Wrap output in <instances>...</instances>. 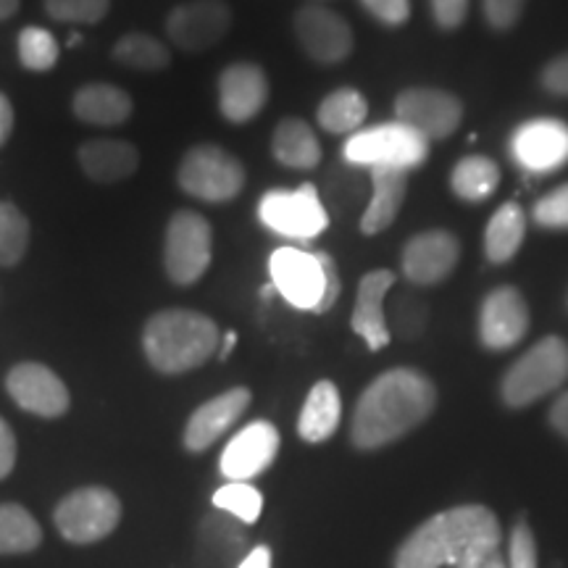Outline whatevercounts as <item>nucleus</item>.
I'll list each match as a JSON object with an SVG mask.
<instances>
[{"instance_id":"obj_22","label":"nucleus","mask_w":568,"mask_h":568,"mask_svg":"<svg viewBox=\"0 0 568 568\" xmlns=\"http://www.w3.org/2000/svg\"><path fill=\"white\" fill-rule=\"evenodd\" d=\"M82 172L98 184H116L130 180L140 166V153L132 142L119 138L88 140L77 151Z\"/></svg>"},{"instance_id":"obj_51","label":"nucleus","mask_w":568,"mask_h":568,"mask_svg":"<svg viewBox=\"0 0 568 568\" xmlns=\"http://www.w3.org/2000/svg\"><path fill=\"white\" fill-rule=\"evenodd\" d=\"M234 343H237V335H234V332H230V335L224 337V343H222V351H219V358H226V355L232 353V347H234Z\"/></svg>"},{"instance_id":"obj_19","label":"nucleus","mask_w":568,"mask_h":568,"mask_svg":"<svg viewBox=\"0 0 568 568\" xmlns=\"http://www.w3.org/2000/svg\"><path fill=\"white\" fill-rule=\"evenodd\" d=\"M280 432L268 422H253L230 439L222 453V474L230 481H251L274 464Z\"/></svg>"},{"instance_id":"obj_12","label":"nucleus","mask_w":568,"mask_h":568,"mask_svg":"<svg viewBox=\"0 0 568 568\" xmlns=\"http://www.w3.org/2000/svg\"><path fill=\"white\" fill-rule=\"evenodd\" d=\"M510 155L531 174H550L568 163V124L539 116L521 124L510 138Z\"/></svg>"},{"instance_id":"obj_9","label":"nucleus","mask_w":568,"mask_h":568,"mask_svg":"<svg viewBox=\"0 0 568 568\" xmlns=\"http://www.w3.org/2000/svg\"><path fill=\"white\" fill-rule=\"evenodd\" d=\"M258 219L266 230L284 240H316L326 230L329 216L314 184H301L297 190H272L261 197Z\"/></svg>"},{"instance_id":"obj_29","label":"nucleus","mask_w":568,"mask_h":568,"mask_svg":"<svg viewBox=\"0 0 568 568\" xmlns=\"http://www.w3.org/2000/svg\"><path fill=\"white\" fill-rule=\"evenodd\" d=\"M368 116V103L364 92L353 88H339L324 98L318 105V124L329 134H353Z\"/></svg>"},{"instance_id":"obj_39","label":"nucleus","mask_w":568,"mask_h":568,"mask_svg":"<svg viewBox=\"0 0 568 568\" xmlns=\"http://www.w3.org/2000/svg\"><path fill=\"white\" fill-rule=\"evenodd\" d=\"M489 27L495 30H510L521 19L527 0H481Z\"/></svg>"},{"instance_id":"obj_24","label":"nucleus","mask_w":568,"mask_h":568,"mask_svg":"<svg viewBox=\"0 0 568 568\" xmlns=\"http://www.w3.org/2000/svg\"><path fill=\"white\" fill-rule=\"evenodd\" d=\"M74 116L90 126H122L132 116V95L116 84L92 82L74 92Z\"/></svg>"},{"instance_id":"obj_1","label":"nucleus","mask_w":568,"mask_h":568,"mask_svg":"<svg viewBox=\"0 0 568 568\" xmlns=\"http://www.w3.org/2000/svg\"><path fill=\"white\" fill-rule=\"evenodd\" d=\"M437 406L432 379L416 368H389L364 389L353 410L351 443L376 450L422 426Z\"/></svg>"},{"instance_id":"obj_26","label":"nucleus","mask_w":568,"mask_h":568,"mask_svg":"<svg viewBox=\"0 0 568 568\" xmlns=\"http://www.w3.org/2000/svg\"><path fill=\"white\" fill-rule=\"evenodd\" d=\"M272 153L282 166L297 169V172H311L322 163V145H318L316 132L297 116H287L276 124Z\"/></svg>"},{"instance_id":"obj_20","label":"nucleus","mask_w":568,"mask_h":568,"mask_svg":"<svg viewBox=\"0 0 568 568\" xmlns=\"http://www.w3.org/2000/svg\"><path fill=\"white\" fill-rule=\"evenodd\" d=\"M253 395L247 387H232L226 393L216 395L213 400L203 403L201 408L190 416L187 426H184V447L190 453H203L216 443L219 437L232 429L234 422L245 414L251 406Z\"/></svg>"},{"instance_id":"obj_7","label":"nucleus","mask_w":568,"mask_h":568,"mask_svg":"<svg viewBox=\"0 0 568 568\" xmlns=\"http://www.w3.org/2000/svg\"><path fill=\"white\" fill-rule=\"evenodd\" d=\"M213 255V230L209 219L195 211H176L163 237V266L169 280L190 287L209 272Z\"/></svg>"},{"instance_id":"obj_48","label":"nucleus","mask_w":568,"mask_h":568,"mask_svg":"<svg viewBox=\"0 0 568 568\" xmlns=\"http://www.w3.org/2000/svg\"><path fill=\"white\" fill-rule=\"evenodd\" d=\"M13 132V105L6 92H0V148L6 145Z\"/></svg>"},{"instance_id":"obj_11","label":"nucleus","mask_w":568,"mask_h":568,"mask_svg":"<svg viewBox=\"0 0 568 568\" xmlns=\"http://www.w3.org/2000/svg\"><path fill=\"white\" fill-rule=\"evenodd\" d=\"M232 27V9L224 0H190L176 6L166 19V34L176 48L187 53H203Z\"/></svg>"},{"instance_id":"obj_40","label":"nucleus","mask_w":568,"mask_h":568,"mask_svg":"<svg viewBox=\"0 0 568 568\" xmlns=\"http://www.w3.org/2000/svg\"><path fill=\"white\" fill-rule=\"evenodd\" d=\"M361 3L387 27H400L410 19V0H361Z\"/></svg>"},{"instance_id":"obj_41","label":"nucleus","mask_w":568,"mask_h":568,"mask_svg":"<svg viewBox=\"0 0 568 568\" xmlns=\"http://www.w3.org/2000/svg\"><path fill=\"white\" fill-rule=\"evenodd\" d=\"M316 258H318V264H322V272H324V297H322V303L316 305L314 314H326L329 308H335L339 290H343V282H339L337 264L329 253L316 251Z\"/></svg>"},{"instance_id":"obj_35","label":"nucleus","mask_w":568,"mask_h":568,"mask_svg":"<svg viewBox=\"0 0 568 568\" xmlns=\"http://www.w3.org/2000/svg\"><path fill=\"white\" fill-rule=\"evenodd\" d=\"M19 61L30 71H51L59 63V42L42 27H27L19 32Z\"/></svg>"},{"instance_id":"obj_5","label":"nucleus","mask_w":568,"mask_h":568,"mask_svg":"<svg viewBox=\"0 0 568 568\" xmlns=\"http://www.w3.org/2000/svg\"><path fill=\"white\" fill-rule=\"evenodd\" d=\"M343 155L351 166H393L410 172L429 159V140L406 124L387 122L353 132Z\"/></svg>"},{"instance_id":"obj_16","label":"nucleus","mask_w":568,"mask_h":568,"mask_svg":"<svg viewBox=\"0 0 568 568\" xmlns=\"http://www.w3.org/2000/svg\"><path fill=\"white\" fill-rule=\"evenodd\" d=\"M6 389L19 408L42 418H59L69 410V389L61 376L42 364H19L6 376Z\"/></svg>"},{"instance_id":"obj_8","label":"nucleus","mask_w":568,"mask_h":568,"mask_svg":"<svg viewBox=\"0 0 568 568\" xmlns=\"http://www.w3.org/2000/svg\"><path fill=\"white\" fill-rule=\"evenodd\" d=\"M122 518V503L105 487H82L63 497L53 521L63 539L74 545H90L109 537Z\"/></svg>"},{"instance_id":"obj_31","label":"nucleus","mask_w":568,"mask_h":568,"mask_svg":"<svg viewBox=\"0 0 568 568\" xmlns=\"http://www.w3.org/2000/svg\"><path fill=\"white\" fill-rule=\"evenodd\" d=\"M42 542V529L34 516L17 503L0 506V556L32 552Z\"/></svg>"},{"instance_id":"obj_6","label":"nucleus","mask_w":568,"mask_h":568,"mask_svg":"<svg viewBox=\"0 0 568 568\" xmlns=\"http://www.w3.org/2000/svg\"><path fill=\"white\" fill-rule=\"evenodd\" d=\"M184 195L205 203H230L243 193L245 166L219 145H195L184 153L176 172Z\"/></svg>"},{"instance_id":"obj_15","label":"nucleus","mask_w":568,"mask_h":568,"mask_svg":"<svg viewBox=\"0 0 568 568\" xmlns=\"http://www.w3.org/2000/svg\"><path fill=\"white\" fill-rule=\"evenodd\" d=\"M295 38L318 63H343L353 53V30L339 13L324 6H303L295 13Z\"/></svg>"},{"instance_id":"obj_49","label":"nucleus","mask_w":568,"mask_h":568,"mask_svg":"<svg viewBox=\"0 0 568 568\" xmlns=\"http://www.w3.org/2000/svg\"><path fill=\"white\" fill-rule=\"evenodd\" d=\"M237 568H272V550L258 545V548H253L243 560H240Z\"/></svg>"},{"instance_id":"obj_38","label":"nucleus","mask_w":568,"mask_h":568,"mask_svg":"<svg viewBox=\"0 0 568 568\" xmlns=\"http://www.w3.org/2000/svg\"><path fill=\"white\" fill-rule=\"evenodd\" d=\"M508 568H539L537 539L527 524H516L508 537Z\"/></svg>"},{"instance_id":"obj_14","label":"nucleus","mask_w":568,"mask_h":568,"mask_svg":"<svg viewBox=\"0 0 568 568\" xmlns=\"http://www.w3.org/2000/svg\"><path fill=\"white\" fill-rule=\"evenodd\" d=\"M529 305L514 284L495 287L479 308V339L489 351H510L527 337Z\"/></svg>"},{"instance_id":"obj_23","label":"nucleus","mask_w":568,"mask_h":568,"mask_svg":"<svg viewBox=\"0 0 568 568\" xmlns=\"http://www.w3.org/2000/svg\"><path fill=\"white\" fill-rule=\"evenodd\" d=\"M372 172V201L361 216V232L379 234L393 226L408 193V172L393 166H374Z\"/></svg>"},{"instance_id":"obj_45","label":"nucleus","mask_w":568,"mask_h":568,"mask_svg":"<svg viewBox=\"0 0 568 568\" xmlns=\"http://www.w3.org/2000/svg\"><path fill=\"white\" fill-rule=\"evenodd\" d=\"M17 464V437L13 429L0 418V479H6Z\"/></svg>"},{"instance_id":"obj_50","label":"nucleus","mask_w":568,"mask_h":568,"mask_svg":"<svg viewBox=\"0 0 568 568\" xmlns=\"http://www.w3.org/2000/svg\"><path fill=\"white\" fill-rule=\"evenodd\" d=\"M19 11V0H0V21L11 19Z\"/></svg>"},{"instance_id":"obj_32","label":"nucleus","mask_w":568,"mask_h":568,"mask_svg":"<svg viewBox=\"0 0 568 568\" xmlns=\"http://www.w3.org/2000/svg\"><path fill=\"white\" fill-rule=\"evenodd\" d=\"M113 61L122 63V67L138 69V71H163L172 63V53L163 45L161 40H155L153 34L145 32H126L116 40L113 45Z\"/></svg>"},{"instance_id":"obj_43","label":"nucleus","mask_w":568,"mask_h":568,"mask_svg":"<svg viewBox=\"0 0 568 568\" xmlns=\"http://www.w3.org/2000/svg\"><path fill=\"white\" fill-rule=\"evenodd\" d=\"M424 314H426L424 303L410 301V297L397 301V326H400V335L416 337V332L424 329Z\"/></svg>"},{"instance_id":"obj_36","label":"nucleus","mask_w":568,"mask_h":568,"mask_svg":"<svg viewBox=\"0 0 568 568\" xmlns=\"http://www.w3.org/2000/svg\"><path fill=\"white\" fill-rule=\"evenodd\" d=\"M111 9V0H45V11L63 24H98Z\"/></svg>"},{"instance_id":"obj_44","label":"nucleus","mask_w":568,"mask_h":568,"mask_svg":"<svg viewBox=\"0 0 568 568\" xmlns=\"http://www.w3.org/2000/svg\"><path fill=\"white\" fill-rule=\"evenodd\" d=\"M542 88L552 92V95L568 98V51L556 55V59L542 69Z\"/></svg>"},{"instance_id":"obj_47","label":"nucleus","mask_w":568,"mask_h":568,"mask_svg":"<svg viewBox=\"0 0 568 568\" xmlns=\"http://www.w3.org/2000/svg\"><path fill=\"white\" fill-rule=\"evenodd\" d=\"M550 424H552V429H556L560 437L568 439V393H564L556 403H552Z\"/></svg>"},{"instance_id":"obj_4","label":"nucleus","mask_w":568,"mask_h":568,"mask_svg":"<svg viewBox=\"0 0 568 568\" xmlns=\"http://www.w3.org/2000/svg\"><path fill=\"white\" fill-rule=\"evenodd\" d=\"M568 382V343L564 337H542L529 347L500 382V397L510 408H527L556 393Z\"/></svg>"},{"instance_id":"obj_21","label":"nucleus","mask_w":568,"mask_h":568,"mask_svg":"<svg viewBox=\"0 0 568 568\" xmlns=\"http://www.w3.org/2000/svg\"><path fill=\"white\" fill-rule=\"evenodd\" d=\"M395 287V274L387 268L368 272L358 284L353 308V332L368 345V351H382L389 345V326L385 316V297Z\"/></svg>"},{"instance_id":"obj_34","label":"nucleus","mask_w":568,"mask_h":568,"mask_svg":"<svg viewBox=\"0 0 568 568\" xmlns=\"http://www.w3.org/2000/svg\"><path fill=\"white\" fill-rule=\"evenodd\" d=\"M213 506L237 518L240 524H255L264 510V497L247 481H230L213 495Z\"/></svg>"},{"instance_id":"obj_25","label":"nucleus","mask_w":568,"mask_h":568,"mask_svg":"<svg viewBox=\"0 0 568 568\" xmlns=\"http://www.w3.org/2000/svg\"><path fill=\"white\" fill-rule=\"evenodd\" d=\"M339 418H343V400L335 382L322 379L311 387L305 397L301 418H297V432L305 443H326L337 432Z\"/></svg>"},{"instance_id":"obj_17","label":"nucleus","mask_w":568,"mask_h":568,"mask_svg":"<svg viewBox=\"0 0 568 568\" xmlns=\"http://www.w3.org/2000/svg\"><path fill=\"white\" fill-rule=\"evenodd\" d=\"M460 258V243L453 232L429 230L410 237L403 247V274L410 284H437L453 274Z\"/></svg>"},{"instance_id":"obj_28","label":"nucleus","mask_w":568,"mask_h":568,"mask_svg":"<svg viewBox=\"0 0 568 568\" xmlns=\"http://www.w3.org/2000/svg\"><path fill=\"white\" fill-rule=\"evenodd\" d=\"M247 539L243 527H237V518L230 514H211L203 518L201 527V550L213 564H240L247 552Z\"/></svg>"},{"instance_id":"obj_27","label":"nucleus","mask_w":568,"mask_h":568,"mask_svg":"<svg viewBox=\"0 0 568 568\" xmlns=\"http://www.w3.org/2000/svg\"><path fill=\"white\" fill-rule=\"evenodd\" d=\"M527 237V216L518 203H503L489 219L485 232V255L489 264H508Z\"/></svg>"},{"instance_id":"obj_37","label":"nucleus","mask_w":568,"mask_h":568,"mask_svg":"<svg viewBox=\"0 0 568 568\" xmlns=\"http://www.w3.org/2000/svg\"><path fill=\"white\" fill-rule=\"evenodd\" d=\"M535 222L545 230H568V182L552 190L535 205Z\"/></svg>"},{"instance_id":"obj_42","label":"nucleus","mask_w":568,"mask_h":568,"mask_svg":"<svg viewBox=\"0 0 568 568\" xmlns=\"http://www.w3.org/2000/svg\"><path fill=\"white\" fill-rule=\"evenodd\" d=\"M432 17L443 30H458L468 17V0H429Z\"/></svg>"},{"instance_id":"obj_13","label":"nucleus","mask_w":568,"mask_h":568,"mask_svg":"<svg viewBox=\"0 0 568 568\" xmlns=\"http://www.w3.org/2000/svg\"><path fill=\"white\" fill-rule=\"evenodd\" d=\"M274 290L297 311H316L324 297V272L316 253L280 247L268 258Z\"/></svg>"},{"instance_id":"obj_30","label":"nucleus","mask_w":568,"mask_h":568,"mask_svg":"<svg viewBox=\"0 0 568 568\" xmlns=\"http://www.w3.org/2000/svg\"><path fill=\"white\" fill-rule=\"evenodd\" d=\"M500 184V166L487 155H466L456 163L450 174V187L460 201L481 203Z\"/></svg>"},{"instance_id":"obj_10","label":"nucleus","mask_w":568,"mask_h":568,"mask_svg":"<svg viewBox=\"0 0 568 568\" xmlns=\"http://www.w3.org/2000/svg\"><path fill=\"white\" fill-rule=\"evenodd\" d=\"M395 116L429 142L445 140L460 126L464 103L447 90L410 88L395 98Z\"/></svg>"},{"instance_id":"obj_46","label":"nucleus","mask_w":568,"mask_h":568,"mask_svg":"<svg viewBox=\"0 0 568 568\" xmlns=\"http://www.w3.org/2000/svg\"><path fill=\"white\" fill-rule=\"evenodd\" d=\"M456 568H508V560H506V550L497 548V550H487V552H479V556L464 560V564L456 566Z\"/></svg>"},{"instance_id":"obj_33","label":"nucleus","mask_w":568,"mask_h":568,"mask_svg":"<svg viewBox=\"0 0 568 568\" xmlns=\"http://www.w3.org/2000/svg\"><path fill=\"white\" fill-rule=\"evenodd\" d=\"M30 247V222L17 205L0 201V266H17Z\"/></svg>"},{"instance_id":"obj_3","label":"nucleus","mask_w":568,"mask_h":568,"mask_svg":"<svg viewBox=\"0 0 568 568\" xmlns=\"http://www.w3.org/2000/svg\"><path fill=\"white\" fill-rule=\"evenodd\" d=\"M219 326L201 311L166 308L148 318L142 351L155 372L184 374L203 366L219 351Z\"/></svg>"},{"instance_id":"obj_18","label":"nucleus","mask_w":568,"mask_h":568,"mask_svg":"<svg viewBox=\"0 0 568 568\" xmlns=\"http://www.w3.org/2000/svg\"><path fill=\"white\" fill-rule=\"evenodd\" d=\"M268 101V77L255 63L240 61L219 74V111L230 124H247Z\"/></svg>"},{"instance_id":"obj_2","label":"nucleus","mask_w":568,"mask_h":568,"mask_svg":"<svg viewBox=\"0 0 568 568\" xmlns=\"http://www.w3.org/2000/svg\"><path fill=\"white\" fill-rule=\"evenodd\" d=\"M497 548H503V529L493 510L458 506L418 524L397 548L393 568H456Z\"/></svg>"}]
</instances>
